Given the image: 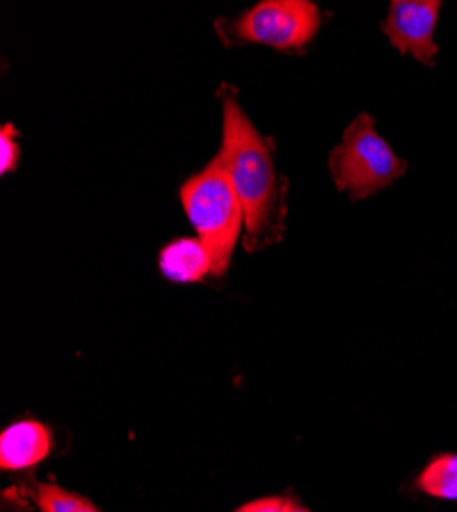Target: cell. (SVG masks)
I'll use <instances>...</instances> for the list:
<instances>
[{"label": "cell", "mask_w": 457, "mask_h": 512, "mask_svg": "<svg viewBox=\"0 0 457 512\" xmlns=\"http://www.w3.org/2000/svg\"><path fill=\"white\" fill-rule=\"evenodd\" d=\"M224 138L218 156L244 211L242 244L259 252L277 244L285 230L287 181L279 175L273 144L257 132L230 87H222Z\"/></svg>", "instance_id": "cell-1"}, {"label": "cell", "mask_w": 457, "mask_h": 512, "mask_svg": "<svg viewBox=\"0 0 457 512\" xmlns=\"http://www.w3.org/2000/svg\"><path fill=\"white\" fill-rule=\"evenodd\" d=\"M179 197L197 238L212 254L214 277L226 275L240 232H244V211L222 158L216 156L189 177L181 185Z\"/></svg>", "instance_id": "cell-2"}, {"label": "cell", "mask_w": 457, "mask_h": 512, "mask_svg": "<svg viewBox=\"0 0 457 512\" xmlns=\"http://www.w3.org/2000/svg\"><path fill=\"white\" fill-rule=\"evenodd\" d=\"M328 168L337 189L347 191L353 201H361L406 175L408 164L378 134L376 119L361 113L330 152Z\"/></svg>", "instance_id": "cell-3"}, {"label": "cell", "mask_w": 457, "mask_h": 512, "mask_svg": "<svg viewBox=\"0 0 457 512\" xmlns=\"http://www.w3.org/2000/svg\"><path fill=\"white\" fill-rule=\"evenodd\" d=\"M320 25L322 13L310 0H263L230 23L228 37L279 52H302Z\"/></svg>", "instance_id": "cell-4"}, {"label": "cell", "mask_w": 457, "mask_h": 512, "mask_svg": "<svg viewBox=\"0 0 457 512\" xmlns=\"http://www.w3.org/2000/svg\"><path fill=\"white\" fill-rule=\"evenodd\" d=\"M439 0H392L382 29L390 44L417 62L433 66L439 46L435 29L441 15Z\"/></svg>", "instance_id": "cell-5"}, {"label": "cell", "mask_w": 457, "mask_h": 512, "mask_svg": "<svg viewBox=\"0 0 457 512\" xmlns=\"http://www.w3.org/2000/svg\"><path fill=\"white\" fill-rule=\"evenodd\" d=\"M54 449L50 426L39 420H17L0 435V467L5 472H23L46 461Z\"/></svg>", "instance_id": "cell-6"}, {"label": "cell", "mask_w": 457, "mask_h": 512, "mask_svg": "<svg viewBox=\"0 0 457 512\" xmlns=\"http://www.w3.org/2000/svg\"><path fill=\"white\" fill-rule=\"evenodd\" d=\"M160 273L173 283H199L214 277L212 254L199 238H177L158 254Z\"/></svg>", "instance_id": "cell-7"}, {"label": "cell", "mask_w": 457, "mask_h": 512, "mask_svg": "<svg viewBox=\"0 0 457 512\" xmlns=\"http://www.w3.org/2000/svg\"><path fill=\"white\" fill-rule=\"evenodd\" d=\"M414 486L431 498L457 502V453L435 455L423 467Z\"/></svg>", "instance_id": "cell-8"}, {"label": "cell", "mask_w": 457, "mask_h": 512, "mask_svg": "<svg viewBox=\"0 0 457 512\" xmlns=\"http://www.w3.org/2000/svg\"><path fill=\"white\" fill-rule=\"evenodd\" d=\"M17 127L13 123H3L0 127V173L9 175L17 168L21 148L17 142Z\"/></svg>", "instance_id": "cell-9"}, {"label": "cell", "mask_w": 457, "mask_h": 512, "mask_svg": "<svg viewBox=\"0 0 457 512\" xmlns=\"http://www.w3.org/2000/svg\"><path fill=\"white\" fill-rule=\"evenodd\" d=\"M279 512H310L308 508H304V506H300L298 502H294V500H289V498H285V502H283V506H281V510Z\"/></svg>", "instance_id": "cell-10"}, {"label": "cell", "mask_w": 457, "mask_h": 512, "mask_svg": "<svg viewBox=\"0 0 457 512\" xmlns=\"http://www.w3.org/2000/svg\"><path fill=\"white\" fill-rule=\"evenodd\" d=\"M78 512H103V510H101V508H97V506L89 500V502H87L85 506H82Z\"/></svg>", "instance_id": "cell-11"}]
</instances>
